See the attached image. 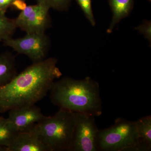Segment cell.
I'll use <instances>...</instances> for the list:
<instances>
[{"mask_svg":"<svg viewBox=\"0 0 151 151\" xmlns=\"http://www.w3.org/2000/svg\"><path fill=\"white\" fill-rule=\"evenodd\" d=\"M18 133L7 118L0 116V146L10 145Z\"/></svg>","mask_w":151,"mask_h":151,"instance_id":"obj_13","label":"cell"},{"mask_svg":"<svg viewBox=\"0 0 151 151\" xmlns=\"http://www.w3.org/2000/svg\"><path fill=\"white\" fill-rule=\"evenodd\" d=\"M55 58L33 63L8 84L0 87V113L35 105L45 97L62 74Z\"/></svg>","mask_w":151,"mask_h":151,"instance_id":"obj_1","label":"cell"},{"mask_svg":"<svg viewBox=\"0 0 151 151\" xmlns=\"http://www.w3.org/2000/svg\"><path fill=\"white\" fill-rule=\"evenodd\" d=\"M35 125L27 131L19 132L8 151H50L40 137Z\"/></svg>","mask_w":151,"mask_h":151,"instance_id":"obj_9","label":"cell"},{"mask_svg":"<svg viewBox=\"0 0 151 151\" xmlns=\"http://www.w3.org/2000/svg\"><path fill=\"white\" fill-rule=\"evenodd\" d=\"M50 9L42 3L27 6L14 19L17 28L26 33L45 32L51 24Z\"/></svg>","mask_w":151,"mask_h":151,"instance_id":"obj_7","label":"cell"},{"mask_svg":"<svg viewBox=\"0 0 151 151\" xmlns=\"http://www.w3.org/2000/svg\"><path fill=\"white\" fill-rule=\"evenodd\" d=\"M77 113L60 108L35 125L39 136L50 151H70Z\"/></svg>","mask_w":151,"mask_h":151,"instance_id":"obj_3","label":"cell"},{"mask_svg":"<svg viewBox=\"0 0 151 151\" xmlns=\"http://www.w3.org/2000/svg\"><path fill=\"white\" fill-rule=\"evenodd\" d=\"M98 150L150 151L138 139L136 122L119 118L113 126L99 130L97 136Z\"/></svg>","mask_w":151,"mask_h":151,"instance_id":"obj_4","label":"cell"},{"mask_svg":"<svg viewBox=\"0 0 151 151\" xmlns=\"http://www.w3.org/2000/svg\"><path fill=\"white\" fill-rule=\"evenodd\" d=\"M109 5L113 12L110 26L107 30L111 33L114 27L121 20L129 15L134 7V0H109Z\"/></svg>","mask_w":151,"mask_h":151,"instance_id":"obj_10","label":"cell"},{"mask_svg":"<svg viewBox=\"0 0 151 151\" xmlns=\"http://www.w3.org/2000/svg\"><path fill=\"white\" fill-rule=\"evenodd\" d=\"M141 34L151 44V22L150 21H145L142 24L136 28Z\"/></svg>","mask_w":151,"mask_h":151,"instance_id":"obj_17","label":"cell"},{"mask_svg":"<svg viewBox=\"0 0 151 151\" xmlns=\"http://www.w3.org/2000/svg\"><path fill=\"white\" fill-rule=\"evenodd\" d=\"M14 0H0V11L6 13Z\"/></svg>","mask_w":151,"mask_h":151,"instance_id":"obj_19","label":"cell"},{"mask_svg":"<svg viewBox=\"0 0 151 151\" xmlns=\"http://www.w3.org/2000/svg\"><path fill=\"white\" fill-rule=\"evenodd\" d=\"M49 92L52 103L60 108L94 117L102 114L100 86L89 76L82 80L64 77L54 81Z\"/></svg>","mask_w":151,"mask_h":151,"instance_id":"obj_2","label":"cell"},{"mask_svg":"<svg viewBox=\"0 0 151 151\" xmlns=\"http://www.w3.org/2000/svg\"><path fill=\"white\" fill-rule=\"evenodd\" d=\"M37 2L42 3L50 9L59 12L67 11L70 7L72 0H36Z\"/></svg>","mask_w":151,"mask_h":151,"instance_id":"obj_15","label":"cell"},{"mask_svg":"<svg viewBox=\"0 0 151 151\" xmlns=\"http://www.w3.org/2000/svg\"><path fill=\"white\" fill-rule=\"evenodd\" d=\"M4 45L12 49L19 54L26 55L33 63L46 58L50 41L44 33H26L23 37L10 38L3 42Z\"/></svg>","mask_w":151,"mask_h":151,"instance_id":"obj_5","label":"cell"},{"mask_svg":"<svg viewBox=\"0 0 151 151\" xmlns=\"http://www.w3.org/2000/svg\"><path fill=\"white\" fill-rule=\"evenodd\" d=\"M138 139L151 149V116H146L136 122Z\"/></svg>","mask_w":151,"mask_h":151,"instance_id":"obj_12","label":"cell"},{"mask_svg":"<svg viewBox=\"0 0 151 151\" xmlns=\"http://www.w3.org/2000/svg\"><path fill=\"white\" fill-rule=\"evenodd\" d=\"M17 75L15 58L8 52L0 54V87L9 82Z\"/></svg>","mask_w":151,"mask_h":151,"instance_id":"obj_11","label":"cell"},{"mask_svg":"<svg viewBox=\"0 0 151 151\" xmlns=\"http://www.w3.org/2000/svg\"><path fill=\"white\" fill-rule=\"evenodd\" d=\"M25 1L24 0H14L11 4L10 7L21 12L27 6Z\"/></svg>","mask_w":151,"mask_h":151,"instance_id":"obj_18","label":"cell"},{"mask_svg":"<svg viewBox=\"0 0 151 151\" xmlns=\"http://www.w3.org/2000/svg\"><path fill=\"white\" fill-rule=\"evenodd\" d=\"M0 151H8V147L0 146Z\"/></svg>","mask_w":151,"mask_h":151,"instance_id":"obj_20","label":"cell"},{"mask_svg":"<svg viewBox=\"0 0 151 151\" xmlns=\"http://www.w3.org/2000/svg\"><path fill=\"white\" fill-rule=\"evenodd\" d=\"M94 116L77 113L70 151H97V136L99 129Z\"/></svg>","mask_w":151,"mask_h":151,"instance_id":"obj_6","label":"cell"},{"mask_svg":"<svg viewBox=\"0 0 151 151\" xmlns=\"http://www.w3.org/2000/svg\"><path fill=\"white\" fill-rule=\"evenodd\" d=\"M17 28L14 19L9 18L0 11V42L12 38Z\"/></svg>","mask_w":151,"mask_h":151,"instance_id":"obj_14","label":"cell"},{"mask_svg":"<svg viewBox=\"0 0 151 151\" xmlns=\"http://www.w3.org/2000/svg\"><path fill=\"white\" fill-rule=\"evenodd\" d=\"M24 1H26V0H24Z\"/></svg>","mask_w":151,"mask_h":151,"instance_id":"obj_22","label":"cell"},{"mask_svg":"<svg viewBox=\"0 0 151 151\" xmlns=\"http://www.w3.org/2000/svg\"><path fill=\"white\" fill-rule=\"evenodd\" d=\"M149 1H151V0H149Z\"/></svg>","mask_w":151,"mask_h":151,"instance_id":"obj_21","label":"cell"},{"mask_svg":"<svg viewBox=\"0 0 151 151\" xmlns=\"http://www.w3.org/2000/svg\"><path fill=\"white\" fill-rule=\"evenodd\" d=\"M84 15L92 26L96 24L92 11V0H76Z\"/></svg>","mask_w":151,"mask_h":151,"instance_id":"obj_16","label":"cell"},{"mask_svg":"<svg viewBox=\"0 0 151 151\" xmlns=\"http://www.w3.org/2000/svg\"><path fill=\"white\" fill-rule=\"evenodd\" d=\"M46 116L35 105L14 108L9 111L7 119L18 132L32 129Z\"/></svg>","mask_w":151,"mask_h":151,"instance_id":"obj_8","label":"cell"}]
</instances>
